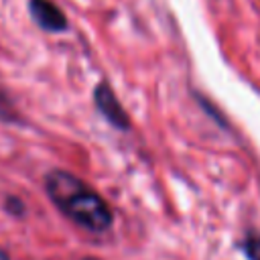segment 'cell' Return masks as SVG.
I'll return each instance as SVG.
<instances>
[{
  "instance_id": "52a82bcc",
  "label": "cell",
  "mask_w": 260,
  "mask_h": 260,
  "mask_svg": "<svg viewBox=\"0 0 260 260\" xmlns=\"http://www.w3.org/2000/svg\"><path fill=\"white\" fill-rule=\"evenodd\" d=\"M0 260H10L8 252H6V250H2V248H0Z\"/></svg>"
},
{
  "instance_id": "277c9868",
  "label": "cell",
  "mask_w": 260,
  "mask_h": 260,
  "mask_svg": "<svg viewBox=\"0 0 260 260\" xmlns=\"http://www.w3.org/2000/svg\"><path fill=\"white\" fill-rule=\"evenodd\" d=\"M242 250H244L248 260H260V236L258 234H250L242 242Z\"/></svg>"
},
{
  "instance_id": "6da1fadb",
  "label": "cell",
  "mask_w": 260,
  "mask_h": 260,
  "mask_svg": "<svg viewBox=\"0 0 260 260\" xmlns=\"http://www.w3.org/2000/svg\"><path fill=\"white\" fill-rule=\"evenodd\" d=\"M45 191L53 205L79 228L95 234L112 228L114 213L106 199L69 171L53 169L47 173Z\"/></svg>"
},
{
  "instance_id": "8992f818",
  "label": "cell",
  "mask_w": 260,
  "mask_h": 260,
  "mask_svg": "<svg viewBox=\"0 0 260 260\" xmlns=\"http://www.w3.org/2000/svg\"><path fill=\"white\" fill-rule=\"evenodd\" d=\"M14 112H12V104L10 100L0 91V120H12Z\"/></svg>"
},
{
  "instance_id": "ba28073f",
  "label": "cell",
  "mask_w": 260,
  "mask_h": 260,
  "mask_svg": "<svg viewBox=\"0 0 260 260\" xmlns=\"http://www.w3.org/2000/svg\"><path fill=\"white\" fill-rule=\"evenodd\" d=\"M83 260H100V258H93V256H87V258H83Z\"/></svg>"
},
{
  "instance_id": "3957f363",
  "label": "cell",
  "mask_w": 260,
  "mask_h": 260,
  "mask_svg": "<svg viewBox=\"0 0 260 260\" xmlns=\"http://www.w3.org/2000/svg\"><path fill=\"white\" fill-rule=\"evenodd\" d=\"M28 10L35 24L47 32H61L67 28V16L51 0H30Z\"/></svg>"
},
{
  "instance_id": "5b68a950",
  "label": "cell",
  "mask_w": 260,
  "mask_h": 260,
  "mask_svg": "<svg viewBox=\"0 0 260 260\" xmlns=\"http://www.w3.org/2000/svg\"><path fill=\"white\" fill-rule=\"evenodd\" d=\"M4 207H6L8 213H12V215H16V217H20V215L24 213V203H22L18 197H8Z\"/></svg>"
},
{
  "instance_id": "7a4b0ae2",
  "label": "cell",
  "mask_w": 260,
  "mask_h": 260,
  "mask_svg": "<svg viewBox=\"0 0 260 260\" xmlns=\"http://www.w3.org/2000/svg\"><path fill=\"white\" fill-rule=\"evenodd\" d=\"M93 104L98 108V112L118 130H128L130 128V116L126 114V110L122 108V104L118 102L114 89L110 87V83H98L95 91H93Z\"/></svg>"
}]
</instances>
